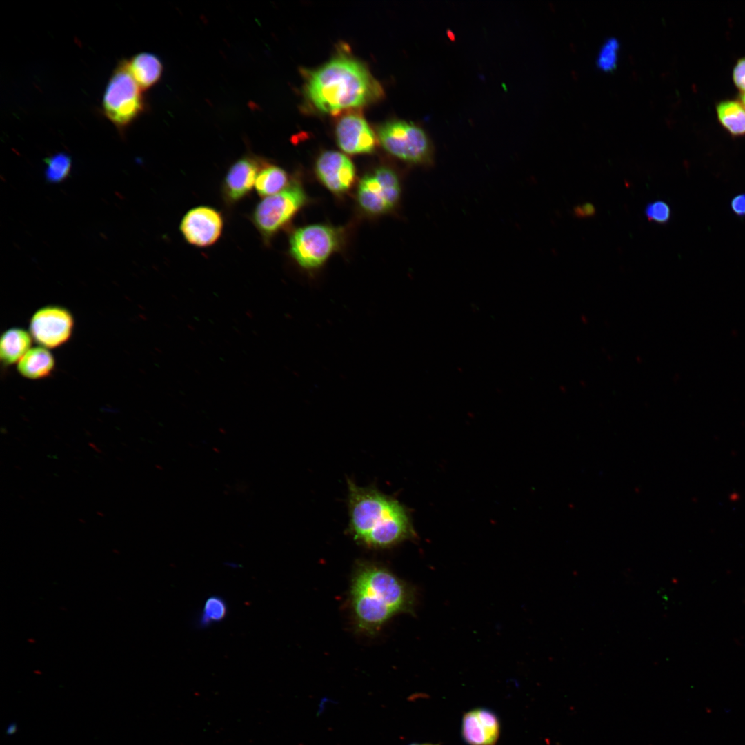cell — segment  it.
I'll list each match as a JSON object with an SVG mask.
<instances>
[{"label":"cell","mask_w":745,"mask_h":745,"mask_svg":"<svg viewBox=\"0 0 745 745\" xmlns=\"http://www.w3.org/2000/svg\"><path fill=\"white\" fill-rule=\"evenodd\" d=\"M306 92L317 109L336 113L374 101L381 88L361 63L340 56L310 73Z\"/></svg>","instance_id":"3957f363"},{"label":"cell","mask_w":745,"mask_h":745,"mask_svg":"<svg viewBox=\"0 0 745 745\" xmlns=\"http://www.w3.org/2000/svg\"><path fill=\"white\" fill-rule=\"evenodd\" d=\"M401 187L397 174L381 167L365 175L359 182L357 199L366 212L379 215L387 212L397 203Z\"/></svg>","instance_id":"ba28073f"},{"label":"cell","mask_w":745,"mask_h":745,"mask_svg":"<svg viewBox=\"0 0 745 745\" xmlns=\"http://www.w3.org/2000/svg\"><path fill=\"white\" fill-rule=\"evenodd\" d=\"M17 730V725L14 723L10 724L7 728L6 733L8 735L14 733Z\"/></svg>","instance_id":"4316f807"},{"label":"cell","mask_w":745,"mask_h":745,"mask_svg":"<svg viewBox=\"0 0 745 745\" xmlns=\"http://www.w3.org/2000/svg\"><path fill=\"white\" fill-rule=\"evenodd\" d=\"M461 732L468 745H495L500 735V722L488 708H473L464 713Z\"/></svg>","instance_id":"4fadbf2b"},{"label":"cell","mask_w":745,"mask_h":745,"mask_svg":"<svg viewBox=\"0 0 745 745\" xmlns=\"http://www.w3.org/2000/svg\"><path fill=\"white\" fill-rule=\"evenodd\" d=\"M336 138L339 148L351 155L371 153L376 145L373 131L357 114H348L339 119L336 126Z\"/></svg>","instance_id":"7c38bea8"},{"label":"cell","mask_w":745,"mask_h":745,"mask_svg":"<svg viewBox=\"0 0 745 745\" xmlns=\"http://www.w3.org/2000/svg\"><path fill=\"white\" fill-rule=\"evenodd\" d=\"M339 244L337 231L328 226L314 224L297 229L290 239V252L304 269L321 266Z\"/></svg>","instance_id":"8992f818"},{"label":"cell","mask_w":745,"mask_h":745,"mask_svg":"<svg viewBox=\"0 0 745 745\" xmlns=\"http://www.w3.org/2000/svg\"><path fill=\"white\" fill-rule=\"evenodd\" d=\"M32 337L26 330L14 327L3 332L0 339V359L3 364H14L31 348Z\"/></svg>","instance_id":"2e32d148"},{"label":"cell","mask_w":745,"mask_h":745,"mask_svg":"<svg viewBox=\"0 0 745 745\" xmlns=\"http://www.w3.org/2000/svg\"><path fill=\"white\" fill-rule=\"evenodd\" d=\"M127 64L130 73L142 90L151 88L161 76V62L153 54L139 53L127 60Z\"/></svg>","instance_id":"9a60e30c"},{"label":"cell","mask_w":745,"mask_h":745,"mask_svg":"<svg viewBox=\"0 0 745 745\" xmlns=\"http://www.w3.org/2000/svg\"><path fill=\"white\" fill-rule=\"evenodd\" d=\"M719 121L733 136L745 135V107L735 99L721 101L716 106Z\"/></svg>","instance_id":"ac0fdd59"},{"label":"cell","mask_w":745,"mask_h":745,"mask_svg":"<svg viewBox=\"0 0 745 745\" xmlns=\"http://www.w3.org/2000/svg\"><path fill=\"white\" fill-rule=\"evenodd\" d=\"M222 228L221 214L208 206L191 209L183 217L180 224L181 232L186 240L199 247L208 246L216 242Z\"/></svg>","instance_id":"30bf717a"},{"label":"cell","mask_w":745,"mask_h":745,"mask_svg":"<svg viewBox=\"0 0 745 745\" xmlns=\"http://www.w3.org/2000/svg\"><path fill=\"white\" fill-rule=\"evenodd\" d=\"M730 207L733 214L739 217H745V193H740L734 196L730 203Z\"/></svg>","instance_id":"d4e9b609"},{"label":"cell","mask_w":745,"mask_h":745,"mask_svg":"<svg viewBox=\"0 0 745 745\" xmlns=\"http://www.w3.org/2000/svg\"><path fill=\"white\" fill-rule=\"evenodd\" d=\"M413 586L379 564H356L350 586V604L356 629L375 635L392 617L413 613L415 605Z\"/></svg>","instance_id":"6da1fadb"},{"label":"cell","mask_w":745,"mask_h":745,"mask_svg":"<svg viewBox=\"0 0 745 745\" xmlns=\"http://www.w3.org/2000/svg\"><path fill=\"white\" fill-rule=\"evenodd\" d=\"M259 163L253 158L244 157L228 170L223 184V191L230 202H236L246 196L255 183Z\"/></svg>","instance_id":"5bb4252c"},{"label":"cell","mask_w":745,"mask_h":745,"mask_svg":"<svg viewBox=\"0 0 745 745\" xmlns=\"http://www.w3.org/2000/svg\"><path fill=\"white\" fill-rule=\"evenodd\" d=\"M46 168V179L49 183H57L66 180L70 175L72 168L70 157L65 152H58L45 159Z\"/></svg>","instance_id":"ffe728a7"},{"label":"cell","mask_w":745,"mask_h":745,"mask_svg":"<svg viewBox=\"0 0 745 745\" xmlns=\"http://www.w3.org/2000/svg\"><path fill=\"white\" fill-rule=\"evenodd\" d=\"M306 195L297 181L289 183L282 191L266 197L258 203L253 221L265 239H270L285 226L305 204Z\"/></svg>","instance_id":"52a82bcc"},{"label":"cell","mask_w":745,"mask_h":745,"mask_svg":"<svg viewBox=\"0 0 745 745\" xmlns=\"http://www.w3.org/2000/svg\"><path fill=\"white\" fill-rule=\"evenodd\" d=\"M644 214L648 220L658 224H666L670 220L672 212L670 206L662 200L648 203Z\"/></svg>","instance_id":"7402d4cb"},{"label":"cell","mask_w":745,"mask_h":745,"mask_svg":"<svg viewBox=\"0 0 745 745\" xmlns=\"http://www.w3.org/2000/svg\"><path fill=\"white\" fill-rule=\"evenodd\" d=\"M595 206L590 203L579 204L573 208L574 215L579 218L592 217L595 214Z\"/></svg>","instance_id":"484cf974"},{"label":"cell","mask_w":745,"mask_h":745,"mask_svg":"<svg viewBox=\"0 0 745 745\" xmlns=\"http://www.w3.org/2000/svg\"><path fill=\"white\" fill-rule=\"evenodd\" d=\"M733 79L735 86L745 92V57L739 59L735 65L733 71Z\"/></svg>","instance_id":"cb8c5ba5"},{"label":"cell","mask_w":745,"mask_h":745,"mask_svg":"<svg viewBox=\"0 0 745 745\" xmlns=\"http://www.w3.org/2000/svg\"><path fill=\"white\" fill-rule=\"evenodd\" d=\"M741 101L742 102L743 105L745 107V92L742 93V95H741Z\"/></svg>","instance_id":"f546056e"},{"label":"cell","mask_w":745,"mask_h":745,"mask_svg":"<svg viewBox=\"0 0 745 745\" xmlns=\"http://www.w3.org/2000/svg\"><path fill=\"white\" fill-rule=\"evenodd\" d=\"M142 90L121 60L114 70L106 87L102 110L106 118L123 135L144 110Z\"/></svg>","instance_id":"277c9868"},{"label":"cell","mask_w":745,"mask_h":745,"mask_svg":"<svg viewBox=\"0 0 745 745\" xmlns=\"http://www.w3.org/2000/svg\"><path fill=\"white\" fill-rule=\"evenodd\" d=\"M348 488V531L359 544L388 548L417 537L408 509L397 499L350 479Z\"/></svg>","instance_id":"7a4b0ae2"},{"label":"cell","mask_w":745,"mask_h":745,"mask_svg":"<svg viewBox=\"0 0 745 745\" xmlns=\"http://www.w3.org/2000/svg\"><path fill=\"white\" fill-rule=\"evenodd\" d=\"M226 613L227 606L225 601L219 596H210L205 602L199 624L206 626L219 622L226 617Z\"/></svg>","instance_id":"44dd1931"},{"label":"cell","mask_w":745,"mask_h":745,"mask_svg":"<svg viewBox=\"0 0 745 745\" xmlns=\"http://www.w3.org/2000/svg\"><path fill=\"white\" fill-rule=\"evenodd\" d=\"M739 499V495L737 493H733L729 495V499L733 501H737Z\"/></svg>","instance_id":"83f0119b"},{"label":"cell","mask_w":745,"mask_h":745,"mask_svg":"<svg viewBox=\"0 0 745 745\" xmlns=\"http://www.w3.org/2000/svg\"><path fill=\"white\" fill-rule=\"evenodd\" d=\"M74 328L71 312L59 306H46L32 316L29 330L32 339L46 348H57L70 338Z\"/></svg>","instance_id":"9c48e42d"},{"label":"cell","mask_w":745,"mask_h":745,"mask_svg":"<svg viewBox=\"0 0 745 745\" xmlns=\"http://www.w3.org/2000/svg\"><path fill=\"white\" fill-rule=\"evenodd\" d=\"M288 185L286 172L279 166L269 165L260 170L255 189L260 196L266 197L279 193Z\"/></svg>","instance_id":"d6986e66"},{"label":"cell","mask_w":745,"mask_h":745,"mask_svg":"<svg viewBox=\"0 0 745 745\" xmlns=\"http://www.w3.org/2000/svg\"><path fill=\"white\" fill-rule=\"evenodd\" d=\"M315 172L321 182L331 192L341 194L347 191L355 178L352 162L337 151H326L317 159Z\"/></svg>","instance_id":"8fae6325"},{"label":"cell","mask_w":745,"mask_h":745,"mask_svg":"<svg viewBox=\"0 0 745 745\" xmlns=\"http://www.w3.org/2000/svg\"><path fill=\"white\" fill-rule=\"evenodd\" d=\"M382 147L394 157L414 164L429 163L433 156L431 141L426 131L410 121L395 120L378 130Z\"/></svg>","instance_id":"5b68a950"},{"label":"cell","mask_w":745,"mask_h":745,"mask_svg":"<svg viewBox=\"0 0 745 745\" xmlns=\"http://www.w3.org/2000/svg\"><path fill=\"white\" fill-rule=\"evenodd\" d=\"M409 745H439V744H431V743H413V744H410Z\"/></svg>","instance_id":"f1b7e54d"},{"label":"cell","mask_w":745,"mask_h":745,"mask_svg":"<svg viewBox=\"0 0 745 745\" xmlns=\"http://www.w3.org/2000/svg\"><path fill=\"white\" fill-rule=\"evenodd\" d=\"M55 366V361L48 348H31L17 364L18 372L30 379H39L49 376Z\"/></svg>","instance_id":"e0dca14e"},{"label":"cell","mask_w":745,"mask_h":745,"mask_svg":"<svg viewBox=\"0 0 745 745\" xmlns=\"http://www.w3.org/2000/svg\"><path fill=\"white\" fill-rule=\"evenodd\" d=\"M617 48V41L615 39H608L603 45L597 59L598 64L602 68L609 70L615 66Z\"/></svg>","instance_id":"603a6c76"}]
</instances>
